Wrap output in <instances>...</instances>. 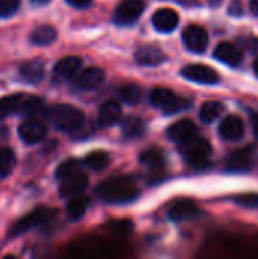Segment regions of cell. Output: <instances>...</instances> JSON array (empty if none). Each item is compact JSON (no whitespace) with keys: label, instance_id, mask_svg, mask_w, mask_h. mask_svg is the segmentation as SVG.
Masks as SVG:
<instances>
[{"label":"cell","instance_id":"39","mask_svg":"<svg viewBox=\"0 0 258 259\" xmlns=\"http://www.w3.org/2000/svg\"><path fill=\"white\" fill-rule=\"evenodd\" d=\"M211 6H219L222 3V0H207Z\"/></svg>","mask_w":258,"mask_h":259},{"label":"cell","instance_id":"40","mask_svg":"<svg viewBox=\"0 0 258 259\" xmlns=\"http://www.w3.org/2000/svg\"><path fill=\"white\" fill-rule=\"evenodd\" d=\"M252 50L258 55V39H254V42H252Z\"/></svg>","mask_w":258,"mask_h":259},{"label":"cell","instance_id":"42","mask_svg":"<svg viewBox=\"0 0 258 259\" xmlns=\"http://www.w3.org/2000/svg\"><path fill=\"white\" fill-rule=\"evenodd\" d=\"M32 2H35V3H40V5H43V3H47V2H50V0H32Z\"/></svg>","mask_w":258,"mask_h":259},{"label":"cell","instance_id":"34","mask_svg":"<svg viewBox=\"0 0 258 259\" xmlns=\"http://www.w3.org/2000/svg\"><path fill=\"white\" fill-rule=\"evenodd\" d=\"M228 14L230 15H234V17H240L243 14V6H242V2L240 0H233L230 8H228Z\"/></svg>","mask_w":258,"mask_h":259},{"label":"cell","instance_id":"17","mask_svg":"<svg viewBox=\"0 0 258 259\" xmlns=\"http://www.w3.org/2000/svg\"><path fill=\"white\" fill-rule=\"evenodd\" d=\"M49 215H50V212H49V209H46V208H38V209H35L32 214L26 215L24 219H21L20 222L15 223V226H14L12 231H11V235H20V234H23V232H26V231H29V229H32V228H35V226H38V225H41L43 222H46V220L49 219Z\"/></svg>","mask_w":258,"mask_h":259},{"label":"cell","instance_id":"33","mask_svg":"<svg viewBox=\"0 0 258 259\" xmlns=\"http://www.w3.org/2000/svg\"><path fill=\"white\" fill-rule=\"evenodd\" d=\"M234 202L245 208H258V194H240L234 199Z\"/></svg>","mask_w":258,"mask_h":259},{"label":"cell","instance_id":"7","mask_svg":"<svg viewBox=\"0 0 258 259\" xmlns=\"http://www.w3.org/2000/svg\"><path fill=\"white\" fill-rule=\"evenodd\" d=\"M143 11H144V2L143 0H123L116 8L114 23H117L120 26L134 24L140 18Z\"/></svg>","mask_w":258,"mask_h":259},{"label":"cell","instance_id":"15","mask_svg":"<svg viewBox=\"0 0 258 259\" xmlns=\"http://www.w3.org/2000/svg\"><path fill=\"white\" fill-rule=\"evenodd\" d=\"M47 134V129L43 123H38L35 120H27L20 124L18 135L26 144H36L41 140H44Z\"/></svg>","mask_w":258,"mask_h":259},{"label":"cell","instance_id":"26","mask_svg":"<svg viewBox=\"0 0 258 259\" xmlns=\"http://www.w3.org/2000/svg\"><path fill=\"white\" fill-rule=\"evenodd\" d=\"M88 206H90V199L78 194V196L70 199V202L67 205V214L71 220H78L87 212Z\"/></svg>","mask_w":258,"mask_h":259},{"label":"cell","instance_id":"37","mask_svg":"<svg viewBox=\"0 0 258 259\" xmlns=\"http://www.w3.org/2000/svg\"><path fill=\"white\" fill-rule=\"evenodd\" d=\"M251 11L258 15V0H251Z\"/></svg>","mask_w":258,"mask_h":259},{"label":"cell","instance_id":"24","mask_svg":"<svg viewBox=\"0 0 258 259\" xmlns=\"http://www.w3.org/2000/svg\"><path fill=\"white\" fill-rule=\"evenodd\" d=\"M29 38L35 46H47L56 39V30L52 26H38L32 30Z\"/></svg>","mask_w":258,"mask_h":259},{"label":"cell","instance_id":"14","mask_svg":"<svg viewBox=\"0 0 258 259\" xmlns=\"http://www.w3.org/2000/svg\"><path fill=\"white\" fill-rule=\"evenodd\" d=\"M219 135L227 141H239L245 135V124L237 115H228L219 126Z\"/></svg>","mask_w":258,"mask_h":259},{"label":"cell","instance_id":"30","mask_svg":"<svg viewBox=\"0 0 258 259\" xmlns=\"http://www.w3.org/2000/svg\"><path fill=\"white\" fill-rule=\"evenodd\" d=\"M15 167V155L9 147H0V176H8Z\"/></svg>","mask_w":258,"mask_h":259},{"label":"cell","instance_id":"36","mask_svg":"<svg viewBox=\"0 0 258 259\" xmlns=\"http://www.w3.org/2000/svg\"><path fill=\"white\" fill-rule=\"evenodd\" d=\"M251 121H252V129H254V134H255V137L258 138V114H254V115H252Z\"/></svg>","mask_w":258,"mask_h":259},{"label":"cell","instance_id":"28","mask_svg":"<svg viewBox=\"0 0 258 259\" xmlns=\"http://www.w3.org/2000/svg\"><path fill=\"white\" fill-rule=\"evenodd\" d=\"M85 165L94 171H100L109 165V155L103 150H94L85 156Z\"/></svg>","mask_w":258,"mask_h":259},{"label":"cell","instance_id":"19","mask_svg":"<svg viewBox=\"0 0 258 259\" xmlns=\"http://www.w3.org/2000/svg\"><path fill=\"white\" fill-rule=\"evenodd\" d=\"M122 117V106L119 102L116 100H106L99 111V124L102 127H109L113 124H116Z\"/></svg>","mask_w":258,"mask_h":259},{"label":"cell","instance_id":"5","mask_svg":"<svg viewBox=\"0 0 258 259\" xmlns=\"http://www.w3.org/2000/svg\"><path fill=\"white\" fill-rule=\"evenodd\" d=\"M257 161V150L249 146L233 152L227 158V170L231 173H246L251 171Z\"/></svg>","mask_w":258,"mask_h":259},{"label":"cell","instance_id":"2","mask_svg":"<svg viewBox=\"0 0 258 259\" xmlns=\"http://www.w3.org/2000/svg\"><path fill=\"white\" fill-rule=\"evenodd\" d=\"M46 117L55 129L62 132H75L85 121L84 114L71 105H55L47 111Z\"/></svg>","mask_w":258,"mask_h":259},{"label":"cell","instance_id":"3","mask_svg":"<svg viewBox=\"0 0 258 259\" xmlns=\"http://www.w3.org/2000/svg\"><path fill=\"white\" fill-rule=\"evenodd\" d=\"M179 149L189 165L195 168H204L205 165H208V159L211 155V144L204 137H199L196 134L187 141L181 143Z\"/></svg>","mask_w":258,"mask_h":259},{"label":"cell","instance_id":"11","mask_svg":"<svg viewBox=\"0 0 258 259\" xmlns=\"http://www.w3.org/2000/svg\"><path fill=\"white\" fill-rule=\"evenodd\" d=\"M152 24L158 32L169 33V32H173L178 27L179 15H178L176 11L170 9V8H163V9H158L152 15Z\"/></svg>","mask_w":258,"mask_h":259},{"label":"cell","instance_id":"32","mask_svg":"<svg viewBox=\"0 0 258 259\" xmlns=\"http://www.w3.org/2000/svg\"><path fill=\"white\" fill-rule=\"evenodd\" d=\"M20 0H0V18H9L18 11Z\"/></svg>","mask_w":258,"mask_h":259},{"label":"cell","instance_id":"27","mask_svg":"<svg viewBox=\"0 0 258 259\" xmlns=\"http://www.w3.org/2000/svg\"><path fill=\"white\" fill-rule=\"evenodd\" d=\"M224 112V105L217 100H210V102H205L202 106H201V111H199V117L204 123L210 124L213 123L214 120H217L220 117V114Z\"/></svg>","mask_w":258,"mask_h":259},{"label":"cell","instance_id":"4","mask_svg":"<svg viewBox=\"0 0 258 259\" xmlns=\"http://www.w3.org/2000/svg\"><path fill=\"white\" fill-rule=\"evenodd\" d=\"M149 100L155 108L161 109L167 115L181 112V111H184V109H187L190 106L189 99L181 97L176 93H173L172 90L164 88V87L154 88L151 91V94H149Z\"/></svg>","mask_w":258,"mask_h":259},{"label":"cell","instance_id":"8","mask_svg":"<svg viewBox=\"0 0 258 259\" xmlns=\"http://www.w3.org/2000/svg\"><path fill=\"white\" fill-rule=\"evenodd\" d=\"M182 41L190 52L204 53L208 47V33L202 26L190 24L182 32Z\"/></svg>","mask_w":258,"mask_h":259},{"label":"cell","instance_id":"21","mask_svg":"<svg viewBox=\"0 0 258 259\" xmlns=\"http://www.w3.org/2000/svg\"><path fill=\"white\" fill-rule=\"evenodd\" d=\"M198 214H199V208L193 202H190V200H179L169 211V217L173 222L190 220V219H195Z\"/></svg>","mask_w":258,"mask_h":259},{"label":"cell","instance_id":"6","mask_svg":"<svg viewBox=\"0 0 258 259\" xmlns=\"http://www.w3.org/2000/svg\"><path fill=\"white\" fill-rule=\"evenodd\" d=\"M182 77H186L187 80H192L195 83H201V85H216L220 82L219 73L204 64H190L186 65L181 70Z\"/></svg>","mask_w":258,"mask_h":259},{"label":"cell","instance_id":"12","mask_svg":"<svg viewBox=\"0 0 258 259\" xmlns=\"http://www.w3.org/2000/svg\"><path fill=\"white\" fill-rule=\"evenodd\" d=\"M134 56H135L137 64L144 65V67H155V65H160L161 62L166 61L164 52L158 46H154V44L140 46L135 50V55Z\"/></svg>","mask_w":258,"mask_h":259},{"label":"cell","instance_id":"35","mask_svg":"<svg viewBox=\"0 0 258 259\" xmlns=\"http://www.w3.org/2000/svg\"><path fill=\"white\" fill-rule=\"evenodd\" d=\"M71 6H78V8H82V6H87L91 3V0H67Z\"/></svg>","mask_w":258,"mask_h":259},{"label":"cell","instance_id":"31","mask_svg":"<svg viewBox=\"0 0 258 259\" xmlns=\"http://www.w3.org/2000/svg\"><path fill=\"white\" fill-rule=\"evenodd\" d=\"M78 171H81L79 162H78L76 159H68V161L62 162V164L58 167V170H56V178L62 181V179H65V178H68V176H71V175H75V173H78Z\"/></svg>","mask_w":258,"mask_h":259},{"label":"cell","instance_id":"25","mask_svg":"<svg viewBox=\"0 0 258 259\" xmlns=\"http://www.w3.org/2000/svg\"><path fill=\"white\" fill-rule=\"evenodd\" d=\"M23 94H11L6 97L0 99V120L20 112V105H21Z\"/></svg>","mask_w":258,"mask_h":259},{"label":"cell","instance_id":"9","mask_svg":"<svg viewBox=\"0 0 258 259\" xmlns=\"http://www.w3.org/2000/svg\"><path fill=\"white\" fill-rule=\"evenodd\" d=\"M71 80H73L75 87L79 90H94L103 83L105 71L97 67H88L82 71H78Z\"/></svg>","mask_w":258,"mask_h":259},{"label":"cell","instance_id":"16","mask_svg":"<svg viewBox=\"0 0 258 259\" xmlns=\"http://www.w3.org/2000/svg\"><path fill=\"white\" fill-rule=\"evenodd\" d=\"M196 134H198V127L195 126V123H193L192 120H187V118L173 123V124L167 129V137H169L172 141L178 143V144L187 141L189 138H192V137L196 135Z\"/></svg>","mask_w":258,"mask_h":259},{"label":"cell","instance_id":"38","mask_svg":"<svg viewBox=\"0 0 258 259\" xmlns=\"http://www.w3.org/2000/svg\"><path fill=\"white\" fill-rule=\"evenodd\" d=\"M178 2H181L186 6H195V5H198V0H178Z\"/></svg>","mask_w":258,"mask_h":259},{"label":"cell","instance_id":"20","mask_svg":"<svg viewBox=\"0 0 258 259\" xmlns=\"http://www.w3.org/2000/svg\"><path fill=\"white\" fill-rule=\"evenodd\" d=\"M79 68H81V59L78 56H67L56 62L53 74L58 79L71 80L76 76V73L79 71Z\"/></svg>","mask_w":258,"mask_h":259},{"label":"cell","instance_id":"18","mask_svg":"<svg viewBox=\"0 0 258 259\" xmlns=\"http://www.w3.org/2000/svg\"><path fill=\"white\" fill-rule=\"evenodd\" d=\"M214 58L230 67H237L242 64L243 55L239 50V47H236L231 42H220L216 50H214Z\"/></svg>","mask_w":258,"mask_h":259},{"label":"cell","instance_id":"29","mask_svg":"<svg viewBox=\"0 0 258 259\" xmlns=\"http://www.w3.org/2000/svg\"><path fill=\"white\" fill-rule=\"evenodd\" d=\"M119 96L123 102H126L129 105H135V103L141 102L143 90L135 83H126V85L119 88Z\"/></svg>","mask_w":258,"mask_h":259},{"label":"cell","instance_id":"22","mask_svg":"<svg viewBox=\"0 0 258 259\" xmlns=\"http://www.w3.org/2000/svg\"><path fill=\"white\" fill-rule=\"evenodd\" d=\"M20 77L27 83H38L44 77V65L41 61H27L20 67Z\"/></svg>","mask_w":258,"mask_h":259},{"label":"cell","instance_id":"13","mask_svg":"<svg viewBox=\"0 0 258 259\" xmlns=\"http://www.w3.org/2000/svg\"><path fill=\"white\" fill-rule=\"evenodd\" d=\"M88 185V178L82 173L78 171L65 179H62L61 187H59V196L64 199H71L78 194H81Z\"/></svg>","mask_w":258,"mask_h":259},{"label":"cell","instance_id":"41","mask_svg":"<svg viewBox=\"0 0 258 259\" xmlns=\"http://www.w3.org/2000/svg\"><path fill=\"white\" fill-rule=\"evenodd\" d=\"M254 71H255V74L258 76V55L257 58H255V61H254Z\"/></svg>","mask_w":258,"mask_h":259},{"label":"cell","instance_id":"1","mask_svg":"<svg viewBox=\"0 0 258 259\" xmlns=\"http://www.w3.org/2000/svg\"><path fill=\"white\" fill-rule=\"evenodd\" d=\"M96 193L106 203L122 205L134 202L140 196V188L131 176H117L99 184Z\"/></svg>","mask_w":258,"mask_h":259},{"label":"cell","instance_id":"23","mask_svg":"<svg viewBox=\"0 0 258 259\" xmlns=\"http://www.w3.org/2000/svg\"><path fill=\"white\" fill-rule=\"evenodd\" d=\"M146 132V124L140 117H126L122 121V134L126 138H140Z\"/></svg>","mask_w":258,"mask_h":259},{"label":"cell","instance_id":"10","mask_svg":"<svg viewBox=\"0 0 258 259\" xmlns=\"http://www.w3.org/2000/svg\"><path fill=\"white\" fill-rule=\"evenodd\" d=\"M140 162L151 171V176H155L157 181L164 175L166 167V158L163 152L157 147L148 149L140 155Z\"/></svg>","mask_w":258,"mask_h":259}]
</instances>
